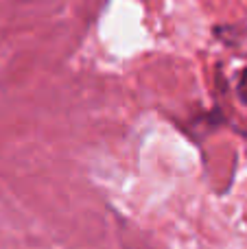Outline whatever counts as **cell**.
<instances>
[{
    "mask_svg": "<svg viewBox=\"0 0 247 249\" xmlns=\"http://www.w3.org/2000/svg\"><path fill=\"white\" fill-rule=\"evenodd\" d=\"M236 90H239V96H241V101H243V103L247 105V68L243 70V72H241V79H239V88H236Z\"/></svg>",
    "mask_w": 247,
    "mask_h": 249,
    "instance_id": "cell-1",
    "label": "cell"
}]
</instances>
